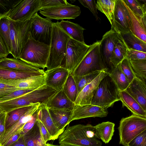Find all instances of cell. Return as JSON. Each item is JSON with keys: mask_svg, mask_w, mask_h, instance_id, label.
I'll return each mask as SVG.
<instances>
[{"mask_svg": "<svg viewBox=\"0 0 146 146\" xmlns=\"http://www.w3.org/2000/svg\"><path fill=\"white\" fill-rule=\"evenodd\" d=\"M61 146H102L94 126L88 124L68 126L58 137Z\"/></svg>", "mask_w": 146, "mask_h": 146, "instance_id": "6da1fadb", "label": "cell"}, {"mask_svg": "<svg viewBox=\"0 0 146 146\" xmlns=\"http://www.w3.org/2000/svg\"><path fill=\"white\" fill-rule=\"evenodd\" d=\"M59 22L57 21L53 23L49 54L46 67V71L62 65L67 42L71 38L61 28Z\"/></svg>", "mask_w": 146, "mask_h": 146, "instance_id": "7a4b0ae2", "label": "cell"}, {"mask_svg": "<svg viewBox=\"0 0 146 146\" xmlns=\"http://www.w3.org/2000/svg\"><path fill=\"white\" fill-rule=\"evenodd\" d=\"M50 49V45L35 40L30 31L19 59L44 70L46 67Z\"/></svg>", "mask_w": 146, "mask_h": 146, "instance_id": "3957f363", "label": "cell"}, {"mask_svg": "<svg viewBox=\"0 0 146 146\" xmlns=\"http://www.w3.org/2000/svg\"><path fill=\"white\" fill-rule=\"evenodd\" d=\"M100 43L101 40H97L90 45L86 56L71 74L81 76L97 71H105L108 72L101 56Z\"/></svg>", "mask_w": 146, "mask_h": 146, "instance_id": "277c9868", "label": "cell"}, {"mask_svg": "<svg viewBox=\"0 0 146 146\" xmlns=\"http://www.w3.org/2000/svg\"><path fill=\"white\" fill-rule=\"evenodd\" d=\"M119 100L117 87L108 74L100 83L91 104L107 109Z\"/></svg>", "mask_w": 146, "mask_h": 146, "instance_id": "5b68a950", "label": "cell"}, {"mask_svg": "<svg viewBox=\"0 0 146 146\" xmlns=\"http://www.w3.org/2000/svg\"><path fill=\"white\" fill-rule=\"evenodd\" d=\"M118 129L119 144L127 146L133 138L146 130V118L133 114L123 118Z\"/></svg>", "mask_w": 146, "mask_h": 146, "instance_id": "8992f818", "label": "cell"}, {"mask_svg": "<svg viewBox=\"0 0 146 146\" xmlns=\"http://www.w3.org/2000/svg\"><path fill=\"white\" fill-rule=\"evenodd\" d=\"M30 26V20L22 22L10 20V38L11 49L10 54H12L14 58L20 59L22 50L28 38Z\"/></svg>", "mask_w": 146, "mask_h": 146, "instance_id": "52a82bcc", "label": "cell"}, {"mask_svg": "<svg viewBox=\"0 0 146 146\" xmlns=\"http://www.w3.org/2000/svg\"><path fill=\"white\" fill-rule=\"evenodd\" d=\"M40 10V0H17L2 16H7L13 21H25L30 20Z\"/></svg>", "mask_w": 146, "mask_h": 146, "instance_id": "ba28073f", "label": "cell"}, {"mask_svg": "<svg viewBox=\"0 0 146 146\" xmlns=\"http://www.w3.org/2000/svg\"><path fill=\"white\" fill-rule=\"evenodd\" d=\"M90 47L70 38L67 42L65 58V67L71 74L86 56Z\"/></svg>", "mask_w": 146, "mask_h": 146, "instance_id": "9c48e42d", "label": "cell"}, {"mask_svg": "<svg viewBox=\"0 0 146 146\" xmlns=\"http://www.w3.org/2000/svg\"><path fill=\"white\" fill-rule=\"evenodd\" d=\"M30 32L35 40L50 45L53 23L36 13L31 18Z\"/></svg>", "mask_w": 146, "mask_h": 146, "instance_id": "30bf717a", "label": "cell"}, {"mask_svg": "<svg viewBox=\"0 0 146 146\" xmlns=\"http://www.w3.org/2000/svg\"><path fill=\"white\" fill-rule=\"evenodd\" d=\"M39 13L46 18L52 20L75 19L81 14L78 6L69 3L68 5L42 9Z\"/></svg>", "mask_w": 146, "mask_h": 146, "instance_id": "8fae6325", "label": "cell"}, {"mask_svg": "<svg viewBox=\"0 0 146 146\" xmlns=\"http://www.w3.org/2000/svg\"><path fill=\"white\" fill-rule=\"evenodd\" d=\"M131 23L128 11L123 0H116L111 28L120 35L130 31Z\"/></svg>", "mask_w": 146, "mask_h": 146, "instance_id": "7c38bea8", "label": "cell"}, {"mask_svg": "<svg viewBox=\"0 0 146 146\" xmlns=\"http://www.w3.org/2000/svg\"><path fill=\"white\" fill-rule=\"evenodd\" d=\"M121 38L120 35L111 28L104 34L101 40V53L108 72L114 67L110 63V58L115 47Z\"/></svg>", "mask_w": 146, "mask_h": 146, "instance_id": "4fadbf2b", "label": "cell"}, {"mask_svg": "<svg viewBox=\"0 0 146 146\" xmlns=\"http://www.w3.org/2000/svg\"><path fill=\"white\" fill-rule=\"evenodd\" d=\"M108 113L107 109L91 104L75 105L68 125L73 121L91 117H104Z\"/></svg>", "mask_w": 146, "mask_h": 146, "instance_id": "5bb4252c", "label": "cell"}, {"mask_svg": "<svg viewBox=\"0 0 146 146\" xmlns=\"http://www.w3.org/2000/svg\"><path fill=\"white\" fill-rule=\"evenodd\" d=\"M44 72L45 84L57 91L63 87L70 74L69 72L63 65Z\"/></svg>", "mask_w": 146, "mask_h": 146, "instance_id": "9a60e30c", "label": "cell"}, {"mask_svg": "<svg viewBox=\"0 0 146 146\" xmlns=\"http://www.w3.org/2000/svg\"><path fill=\"white\" fill-rule=\"evenodd\" d=\"M108 74L107 72L102 71L93 81L86 86L78 94L74 102L75 105L90 104L100 83Z\"/></svg>", "mask_w": 146, "mask_h": 146, "instance_id": "2e32d148", "label": "cell"}, {"mask_svg": "<svg viewBox=\"0 0 146 146\" xmlns=\"http://www.w3.org/2000/svg\"><path fill=\"white\" fill-rule=\"evenodd\" d=\"M125 91L133 97L146 111V82L135 78Z\"/></svg>", "mask_w": 146, "mask_h": 146, "instance_id": "e0dca14e", "label": "cell"}, {"mask_svg": "<svg viewBox=\"0 0 146 146\" xmlns=\"http://www.w3.org/2000/svg\"><path fill=\"white\" fill-rule=\"evenodd\" d=\"M40 104H35L20 119L10 128L6 130L0 143L3 146L5 143L13 135L21 133L25 124L31 118L34 112L38 109Z\"/></svg>", "mask_w": 146, "mask_h": 146, "instance_id": "ac0fdd59", "label": "cell"}, {"mask_svg": "<svg viewBox=\"0 0 146 146\" xmlns=\"http://www.w3.org/2000/svg\"><path fill=\"white\" fill-rule=\"evenodd\" d=\"M37 119L42 123L51 137V140L57 139L63 132L55 125L45 104L40 105L38 112Z\"/></svg>", "mask_w": 146, "mask_h": 146, "instance_id": "d6986e66", "label": "cell"}, {"mask_svg": "<svg viewBox=\"0 0 146 146\" xmlns=\"http://www.w3.org/2000/svg\"><path fill=\"white\" fill-rule=\"evenodd\" d=\"M0 68L19 72H36L43 70L20 59L7 57L0 60Z\"/></svg>", "mask_w": 146, "mask_h": 146, "instance_id": "ffe728a7", "label": "cell"}, {"mask_svg": "<svg viewBox=\"0 0 146 146\" xmlns=\"http://www.w3.org/2000/svg\"><path fill=\"white\" fill-rule=\"evenodd\" d=\"M125 5L130 16V31L146 43V16L141 17L136 15Z\"/></svg>", "mask_w": 146, "mask_h": 146, "instance_id": "44dd1931", "label": "cell"}, {"mask_svg": "<svg viewBox=\"0 0 146 146\" xmlns=\"http://www.w3.org/2000/svg\"><path fill=\"white\" fill-rule=\"evenodd\" d=\"M48 108L68 109L72 110L75 104L67 96L63 87L56 93L45 104Z\"/></svg>", "mask_w": 146, "mask_h": 146, "instance_id": "7402d4cb", "label": "cell"}, {"mask_svg": "<svg viewBox=\"0 0 146 146\" xmlns=\"http://www.w3.org/2000/svg\"><path fill=\"white\" fill-rule=\"evenodd\" d=\"M51 118L56 127L64 131L70 117L72 110L68 109L48 108Z\"/></svg>", "mask_w": 146, "mask_h": 146, "instance_id": "603a6c76", "label": "cell"}, {"mask_svg": "<svg viewBox=\"0 0 146 146\" xmlns=\"http://www.w3.org/2000/svg\"><path fill=\"white\" fill-rule=\"evenodd\" d=\"M119 94L123 106L127 107L133 114L146 118V111L125 90L119 91Z\"/></svg>", "mask_w": 146, "mask_h": 146, "instance_id": "cb8c5ba5", "label": "cell"}, {"mask_svg": "<svg viewBox=\"0 0 146 146\" xmlns=\"http://www.w3.org/2000/svg\"><path fill=\"white\" fill-rule=\"evenodd\" d=\"M61 28L72 39L85 43L83 32L85 29L79 25L68 21L62 20L59 22Z\"/></svg>", "mask_w": 146, "mask_h": 146, "instance_id": "d4e9b609", "label": "cell"}, {"mask_svg": "<svg viewBox=\"0 0 146 146\" xmlns=\"http://www.w3.org/2000/svg\"><path fill=\"white\" fill-rule=\"evenodd\" d=\"M46 74L15 80L14 85L20 89H37L45 84Z\"/></svg>", "mask_w": 146, "mask_h": 146, "instance_id": "484cf974", "label": "cell"}, {"mask_svg": "<svg viewBox=\"0 0 146 146\" xmlns=\"http://www.w3.org/2000/svg\"><path fill=\"white\" fill-rule=\"evenodd\" d=\"M44 70L36 72H19L0 68V79L17 80L44 74Z\"/></svg>", "mask_w": 146, "mask_h": 146, "instance_id": "4316f807", "label": "cell"}, {"mask_svg": "<svg viewBox=\"0 0 146 146\" xmlns=\"http://www.w3.org/2000/svg\"><path fill=\"white\" fill-rule=\"evenodd\" d=\"M114 123L110 121L103 122L94 126L96 133L99 139L106 144L111 139L115 131Z\"/></svg>", "mask_w": 146, "mask_h": 146, "instance_id": "83f0119b", "label": "cell"}, {"mask_svg": "<svg viewBox=\"0 0 146 146\" xmlns=\"http://www.w3.org/2000/svg\"><path fill=\"white\" fill-rule=\"evenodd\" d=\"M108 74L112 79L119 91L125 90L130 83L121 70V63L113 67L108 72Z\"/></svg>", "mask_w": 146, "mask_h": 146, "instance_id": "f1b7e54d", "label": "cell"}, {"mask_svg": "<svg viewBox=\"0 0 146 146\" xmlns=\"http://www.w3.org/2000/svg\"><path fill=\"white\" fill-rule=\"evenodd\" d=\"M121 35L128 49L146 52V43L131 32L122 34Z\"/></svg>", "mask_w": 146, "mask_h": 146, "instance_id": "f546056e", "label": "cell"}, {"mask_svg": "<svg viewBox=\"0 0 146 146\" xmlns=\"http://www.w3.org/2000/svg\"><path fill=\"white\" fill-rule=\"evenodd\" d=\"M127 50L121 37L115 47L110 58V63L114 67L126 58Z\"/></svg>", "mask_w": 146, "mask_h": 146, "instance_id": "4dcf8cb0", "label": "cell"}, {"mask_svg": "<svg viewBox=\"0 0 146 146\" xmlns=\"http://www.w3.org/2000/svg\"><path fill=\"white\" fill-rule=\"evenodd\" d=\"M34 104L18 108L6 113L5 131L10 128L16 123Z\"/></svg>", "mask_w": 146, "mask_h": 146, "instance_id": "1f68e13d", "label": "cell"}, {"mask_svg": "<svg viewBox=\"0 0 146 146\" xmlns=\"http://www.w3.org/2000/svg\"><path fill=\"white\" fill-rule=\"evenodd\" d=\"M116 0H98L97 1V9L106 16L111 26L113 19L114 12Z\"/></svg>", "mask_w": 146, "mask_h": 146, "instance_id": "d6a6232c", "label": "cell"}, {"mask_svg": "<svg viewBox=\"0 0 146 146\" xmlns=\"http://www.w3.org/2000/svg\"><path fill=\"white\" fill-rule=\"evenodd\" d=\"M23 137L26 146H35L38 142L43 141L37 119L33 126Z\"/></svg>", "mask_w": 146, "mask_h": 146, "instance_id": "836d02e7", "label": "cell"}, {"mask_svg": "<svg viewBox=\"0 0 146 146\" xmlns=\"http://www.w3.org/2000/svg\"><path fill=\"white\" fill-rule=\"evenodd\" d=\"M10 19L7 16L0 17V34L10 54L11 46L10 38Z\"/></svg>", "mask_w": 146, "mask_h": 146, "instance_id": "e575fe53", "label": "cell"}, {"mask_svg": "<svg viewBox=\"0 0 146 146\" xmlns=\"http://www.w3.org/2000/svg\"><path fill=\"white\" fill-rule=\"evenodd\" d=\"M135 14L141 17L146 16V0H123Z\"/></svg>", "mask_w": 146, "mask_h": 146, "instance_id": "d590c367", "label": "cell"}, {"mask_svg": "<svg viewBox=\"0 0 146 146\" xmlns=\"http://www.w3.org/2000/svg\"><path fill=\"white\" fill-rule=\"evenodd\" d=\"M64 92L73 102L75 101L78 95L77 87L73 76L70 74L63 86Z\"/></svg>", "mask_w": 146, "mask_h": 146, "instance_id": "8d00e7d4", "label": "cell"}, {"mask_svg": "<svg viewBox=\"0 0 146 146\" xmlns=\"http://www.w3.org/2000/svg\"><path fill=\"white\" fill-rule=\"evenodd\" d=\"M102 71H97L83 76H73L77 87L78 94L86 86L93 81Z\"/></svg>", "mask_w": 146, "mask_h": 146, "instance_id": "74e56055", "label": "cell"}, {"mask_svg": "<svg viewBox=\"0 0 146 146\" xmlns=\"http://www.w3.org/2000/svg\"><path fill=\"white\" fill-rule=\"evenodd\" d=\"M129 61L137 77L146 82V59L130 60Z\"/></svg>", "mask_w": 146, "mask_h": 146, "instance_id": "f35d334b", "label": "cell"}, {"mask_svg": "<svg viewBox=\"0 0 146 146\" xmlns=\"http://www.w3.org/2000/svg\"><path fill=\"white\" fill-rule=\"evenodd\" d=\"M121 70L130 83L137 76L132 69L129 61L126 58L121 61Z\"/></svg>", "mask_w": 146, "mask_h": 146, "instance_id": "ab89813d", "label": "cell"}, {"mask_svg": "<svg viewBox=\"0 0 146 146\" xmlns=\"http://www.w3.org/2000/svg\"><path fill=\"white\" fill-rule=\"evenodd\" d=\"M40 10L67 5L69 3L66 0H40Z\"/></svg>", "mask_w": 146, "mask_h": 146, "instance_id": "60d3db41", "label": "cell"}, {"mask_svg": "<svg viewBox=\"0 0 146 146\" xmlns=\"http://www.w3.org/2000/svg\"><path fill=\"white\" fill-rule=\"evenodd\" d=\"M36 89L27 88L15 90L0 99V102L15 99Z\"/></svg>", "mask_w": 146, "mask_h": 146, "instance_id": "b9f144b4", "label": "cell"}, {"mask_svg": "<svg viewBox=\"0 0 146 146\" xmlns=\"http://www.w3.org/2000/svg\"><path fill=\"white\" fill-rule=\"evenodd\" d=\"M126 58L129 61L146 59V52L128 49Z\"/></svg>", "mask_w": 146, "mask_h": 146, "instance_id": "7bdbcfd3", "label": "cell"}, {"mask_svg": "<svg viewBox=\"0 0 146 146\" xmlns=\"http://www.w3.org/2000/svg\"><path fill=\"white\" fill-rule=\"evenodd\" d=\"M79 2L84 7L88 8L92 13L97 20H99L96 3L94 0H78Z\"/></svg>", "mask_w": 146, "mask_h": 146, "instance_id": "ee69618b", "label": "cell"}, {"mask_svg": "<svg viewBox=\"0 0 146 146\" xmlns=\"http://www.w3.org/2000/svg\"><path fill=\"white\" fill-rule=\"evenodd\" d=\"M127 146H146V130L133 138Z\"/></svg>", "mask_w": 146, "mask_h": 146, "instance_id": "f6af8a7d", "label": "cell"}, {"mask_svg": "<svg viewBox=\"0 0 146 146\" xmlns=\"http://www.w3.org/2000/svg\"><path fill=\"white\" fill-rule=\"evenodd\" d=\"M19 89H20L15 86L0 82V99Z\"/></svg>", "mask_w": 146, "mask_h": 146, "instance_id": "bcb514c9", "label": "cell"}, {"mask_svg": "<svg viewBox=\"0 0 146 146\" xmlns=\"http://www.w3.org/2000/svg\"><path fill=\"white\" fill-rule=\"evenodd\" d=\"M38 109L34 112L31 119L24 125L22 130L20 133L23 136L29 130L35 123L37 119Z\"/></svg>", "mask_w": 146, "mask_h": 146, "instance_id": "7dc6e473", "label": "cell"}, {"mask_svg": "<svg viewBox=\"0 0 146 146\" xmlns=\"http://www.w3.org/2000/svg\"><path fill=\"white\" fill-rule=\"evenodd\" d=\"M41 136L44 145L47 142L51 139V137L47 129L44 125L42 122L37 119Z\"/></svg>", "mask_w": 146, "mask_h": 146, "instance_id": "c3c4849f", "label": "cell"}, {"mask_svg": "<svg viewBox=\"0 0 146 146\" xmlns=\"http://www.w3.org/2000/svg\"><path fill=\"white\" fill-rule=\"evenodd\" d=\"M10 54L0 34V60L6 58Z\"/></svg>", "mask_w": 146, "mask_h": 146, "instance_id": "681fc988", "label": "cell"}, {"mask_svg": "<svg viewBox=\"0 0 146 146\" xmlns=\"http://www.w3.org/2000/svg\"><path fill=\"white\" fill-rule=\"evenodd\" d=\"M9 0H0V17L8 11L11 5Z\"/></svg>", "mask_w": 146, "mask_h": 146, "instance_id": "f907efd6", "label": "cell"}, {"mask_svg": "<svg viewBox=\"0 0 146 146\" xmlns=\"http://www.w3.org/2000/svg\"><path fill=\"white\" fill-rule=\"evenodd\" d=\"M6 113L5 112L0 114V139L3 137L5 131V123Z\"/></svg>", "mask_w": 146, "mask_h": 146, "instance_id": "816d5d0a", "label": "cell"}, {"mask_svg": "<svg viewBox=\"0 0 146 146\" xmlns=\"http://www.w3.org/2000/svg\"><path fill=\"white\" fill-rule=\"evenodd\" d=\"M22 136V135H21L20 133L13 135L8 140L3 146H9L17 141Z\"/></svg>", "mask_w": 146, "mask_h": 146, "instance_id": "f5cc1de1", "label": "cell"}, {"mask_svg": "<svg viewBox=\"0 0 146 146\" xmlns=\"http://www.w3.org/2000/svg\"><path fill=\"white\" fill-rule=\"evenodd\" d=\"M9 146H26L23 136H21L17 141Z\"/></svg>", "mask_w": 146, "mask_h": 146, "instance_id": "db71d44e", "label": "cell"}, {"mask_svg": "<svg viewBox=\"0 0 146 146\" xmlns=\"http://www.w3.org/2000/svg\"><path fill=\"white\" fill-rule=\"evenodd\" d=\"M42 141H40L38 142L35 146H44Z\"/></svg>", "mask_w": 146, "mask_h": 146, "instance_id": "11a10c76", "label": "cell"}, {"mask_svg": "<svg viewBox=\"0 0 146 146\" xmlns=\"http://www.w3.org/2000/svg\"><path fill=\"white\" fill-rule=\"evenodd\" d=\"M44 146H61L60 145H53L52 144H50L49 143H46V144H45Z\"/></svg>", "mask_w": 146, "mask_h": 146, "instance_id": "9f6ffc18", "label": "cell"}, {"mask_svg": "<svg viewBox=\"0 0 146 146\" xmlns=\"http://www.w3.org/2000/svg\"><path fill=\"white\" fill-rule=\"evenodd\" d=\"M4 111L0 108V114Z\"/></svg>", "mask_w": 146, "mask_h": 146, "instance_id": "6f0895ef", "label": "cell"}, {"mask_svg": "<svg viewBox=\"0 0 146 146\" xmlns=\"http://www.w3.org/2000/svg\"><path fill=\"white\" fill-rule=\"evenodd\" d=\"M0 146H2V145H1V144L0 143Z\"/></svg>", "mask_w": 146, "mask_h": 146, "instance_id": "680465c9", "label": "cell"}]
</instances>
